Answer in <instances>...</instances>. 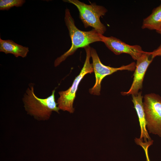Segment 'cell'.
<instances>
[{"mask_svg":"<svg viewBox=\"0 0 161 161\" xmlns=\"http://www.w3.org/2000/svg\"><path fill=\"white\" fill-rule=\"evenodd\" d=\"M156 32L157 33H159V34H160V35H161V27L160 28V30H158V31H156Z\"/></svg>","mask_w":161,"mask_h":161,"instance_id":"obj_15","label":"cell"},{"mask_svg":"<svg viewBox=\"0 0 161 161\" xmlns=\"http://www.w3.org/2000/svg\"><path fill=\"white\" fill-rule=\"evenodd\" d=\"M73 4L78 8L79 17L85 28L92 27L99 33L103 35L106 30L105 25L100 21L101 17L104 16L107 10L104 7L95 3L87 4L78 0H63Z\"/></svg>","mask_w":161,"mask_h":161,"instance_id":"obj_3","label":"cell"},{"mask_svg":"<svg viewBox=\"0 0 161 161\" xmlns=\"http://www.w3.org/2000/svg\"><path fill=\"white\" fill-rule=\"evenodd\" d=\"M100 37L102 42L116 55L127 54L129 55L134 60H137L144 52L140 45H129L114 37H106L100 34Z\"/></svg>","mask_w":161,"mask_h":161,"instance_id":"obj_7","label":"cell"},{"mask_svg":"<svg viewBox=\"0 0 161 161\" xmlns=\"http://www.w3.org/2000/svg\"><path fill=\"white\" fill-rule=\"evenodd\" d=\"M34 86L32 83L29 84L22 99L27 114L38 120H45L49 119L52 112L59 113L60 109L55 101V89L49 96L41 98L35 94Z\"/></svg>","mask_w":161,"mask_h":161,"instance_id":"obj_1","label":"cell"},{"mask_svg":"<svg viewBox=\"0 0 161 161\" xmlns=\"http://www.w3.org/2000/svg\"><path fill=\"white\" fill-rule=\"evenodd\" d=\"M148 53L153 59L157 56H161V44L156 49L152 52H148Z\"/></svg>","mask_w":161,"mask_h":161,"instance_id":"obj_13","label":"cell"},{"mask_svg":"<svg viewBox=\"0 0 161 161\" xmlns=\"http://www.w3.org/2000/svg\"><path fill=\"white\" fill-rule=\"evenodd\" d=\"M64 21L69 31L72 45L67 51L55 60V67L59 65L68 56L73 55L78 48H85L94 42H102L100 34L94 29L93 28L88 31H84L78 29L76 26L74 19L68 8L65 10Z\"/></svg>","mask_w":161,"mask_h":161,"instance_id":"obj_2","label":"cell"},{"mask_svg":"<svg viewBox=\"0 0 161 161\" xmlns=\"http://www.w3.org/2000/svg\"><path fill=\"white\" fill-rule=\"evenodd\" d=\"M132 95V101L134 105V107L137 113L141 129L140 140L143 139L145 143L151 141L146 129V122L143 102V96L141 92L137 94Z\"/></svg>","mask_w":161,"mask_h":161,"instance_id":"obj_9","label":"cell"},{"mask_svg":"<svg viewBox=\"0 0 161 161\" xmlns=\"http://www.w3.org/2000/svg\"><path fill=\"white\" fill-rule=\"evenodd\" d=\"M25 2V0H0V10H8L14 6L21 7Z\"/></svg>","mask_w":161,"mask_h":161,"instance_id":"obj_12","label":"cell"},{"mask_svg":"<svg viewBox=\"0 0 161 161\" xmlns=\"http://www.w3.org/2000/svg\"><path fill=\"white\" fill-rule=\"evenodd\" d=\"M0 52L10 54L16 58L26 57L29 52V48L18 44L12 40H4L0 38Z\"/></svg>","mask_w":161,"mask_h":161,"instance_id":"obj_10","label":"cell"},{"mask_svg":"<svg viewBox=\"0 0 161 161\" xmlns=\"http://www.w3.org/2000/svg\"><path fill=\"white\" fill-rule=\"evenodd\" d=\"M145 52L136 60L135 69L133 75V80L131 86L126 92H122V95H129L137 94L139 90L142 89L143 83L147 69L153 59Z\"/></svg>","mask_w":161,"mask_h":161,"instance_id":"obj_8","label":"cell"},{"mask_svg":"<svg viewBox=\"0 0 161 161\" xmlns=\"http://www.w3.org/2000/svg\"><path fill=\"white\" fill-rule=\"evenodd\" d=\"M153 141H149V142H147V143H148V142H149V143H151V144H152L153 143ZM142 143H143L142 141H140L138 143V144L140 145V144Z\"/></svg>","mask_w":161,"mask_h":161,"instance_id":"obj_14","label":"cell"},{"mask_svg":"<svg viewBox=\"0 0 161 161\" xmlns=\"http://www.w3.org/2000/svg\"><path fill=\"white\" fill-rule=\"evenodd\" d=\"M161 27V4L154 8L151 13L143 20L141 28L157 31Z\"/></svg>","mask_w":161,"mask_h":161,"instance_id":"obj_11","label":"cell"},{"mask_svg":"<svg viewBox=\"0 0 161 161\" xmlns=\"http://www.w3.org/2000/svg\"><path fill=\"white\" fill-rule=\"evenodd\" d=\"M90 52L95 78V82L94 85L89 90V92L91 94L96 95H100L101 83L103 79L106 76L119 70L133 71L135 69L136 63L134 62L117 68L105 65L101 62L95 49L93 48H91Z\"/></svg>","mask_w":161,"mask_h":161,"instance_id":"obj_6","label":"cell"},{"mask_svg":"<svg viewBox=\"0 0 161 161\" xmlns=\"http://www.w3.org/2000/svg\"><path fill=\"white\" fill-rule=\"evenodd\" d=\"M146 157L147 158V161H150L149 158H148V155H146Z\"/></svg>","mask_w":161,"mask_h":161,"instance_id":"obj_16","label":"cell"},{"mask_svg":"<svg viewBox=\"0 0 161 161\" xmlns=\"http://www.w3.org/2000/svg\"><path fill=\"white\" fill-rule=\"evenodd\" d=\"M143 104L149 132L161 137V97L154 93L146 94Z\"/></svg>","mask_w":161,"mask_h":161,"instance_id":"obj_5","label":"cell"},{"mask_svg":"<svg viewBox=\"0 0 161 161\" xmlns=\"http://www.w3.org/2000/svg\"><path fill=\"white\" fill-rule=\"evenodd\" d=\"M84 48L86 57L80 73L76 77L71 86L68 89L58 92L60 96L57 100L58 107L60 110L66 111L70 113H73L74 112L73 104L80 83L86 75L94 72L92 64L90 62L91 57V48L89 46Z\"/></svg>","mask_w":161,"mask_h":161,"instance_id":"obj_4","label":"cell"}]
</instances>
